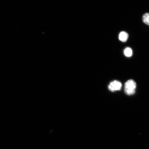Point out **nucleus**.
I'll return each instance as SVG.
<instances>
[{
	"instance_id": "39448f33",
	"label": "nucleus",
	"mask_w": 149,
	"mask_h": 149,
	"mask_svg": "<svg viewBox=\"0 0 149 149\" xmlns=\"http://www.w3.org/2000/svg\"><path fill=\"white\" fill-rule=\"evenodd\" d=\"M124 55L126 57H131L133 54V52L131 48L127 47L126 48L124 51Z\"/></svg>"
},
{
	"instance_id": "7ed1b4c3",
	"label": "nucleus",
	"mask_w": 149,
	"mask_h": 149,
	"mask_svg": "<svg viewBox=\"0 0 149 149\" xmlns=\"http://www.w3.org/2000/svg\"><path fill=\"white\" fill-rule=\"evenodd\" d=\"M128 37V34L125 31H122L120 33L119 36V39L120 41L125 42L127 41Z\"/></svg>"
},
{
	"instance_id": "20e7f679",
	"label": "nucleus",
	"mask_w": 149,
	"mask_h": 149,
	"mask_svg": "<svg viewBox=\"0 0 149 149\" xmlns=\"http://www.w3.org/2000/svg\"><path fill=\"white\" fill-rule=\"evenodd\" d=\"M142 19L144 23L149 26V13H146L143 15Z\"/></svg>"
},
{
	"instance_id": "f03ea898",
	"label": "nucleus",
	"mask_w": 149,
	"mask_h": 149,
	"mask_svg": "<svg viewBox=\"0 0 149 149\" xmlns=\"http://www.w3.org/2000/svg\"><path fill=\"white\" fill-rule=\"evenodd\" d=\"M122 83L120 81H114L111 82L109 86V91L114 92L117 91H120L122 88Z\"/></svg>"
},
{
	"instance_id": "f257e3e1",
	"label": "nucleus",
	"mask_w": 149,
	"mask_h": 149,
	"mask_svg": "<svg viewBox=\"0 0 149 149\" xmlns=\"http://www.w3.org/2000/svg\"><path fill=\"white\" fill-rule=\"evenodd\" d=\"M136 84L133 80L130 79L126 82L125 85L124 92L128 95L135 94Z\"/></svg>"
}]
</instances>
